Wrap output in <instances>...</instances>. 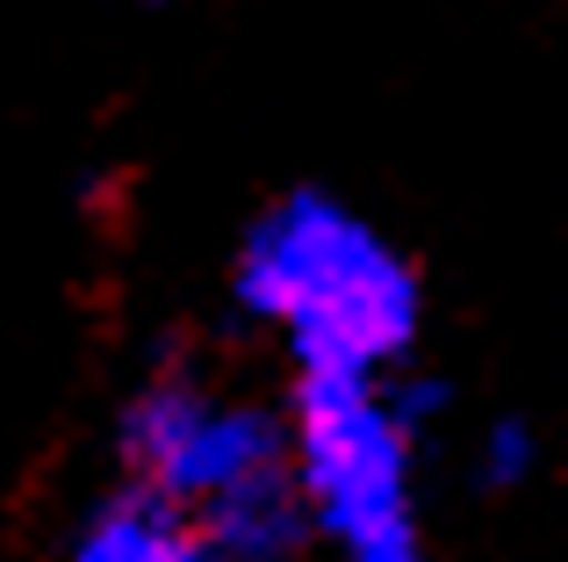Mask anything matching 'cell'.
<instances>
[{"mask_svg": "<svg viewBox=\"0 0 568 562\" xmlns=\"http://www.w3.org/2000/svg\"><path fill=\"white\" fill-rule=\"evenodd\" d=\"M123 454L166 505H209L216 491L288 462V433L260 404H216L181 375H159L123 411Z\"/></svg>", "mask_w": 568, "mask_h": 562, "instance_id": "cell-3", "label": "cell"}, {"mask_svg": "<svg viewBox=\"0 0 568 562\" xmlns=\"http://www.w3.org/2000/svg\"><path fill=\"white\" fill-rule=\"evenodd\" d=\"M288 476L346 562H432L410 520V433L388 419L375 375L295 382Z\"/></svg>", "mask_w": 568, "mask_h": 562, "instance_id": "cell-2", "label": "cell"}, {"mask_svg": "<svg viewBox=\"0 0 568 562\" xmlns=\"http://www.w3.org/2000/svg\"><path fill=\"white\" fill-rule=\"evenodd\" d=\"M526 469H532V433L518 419L489 425V440H483V483H489V491H511V483H526Z\"/></svg>", "mask_w": 568, "mask_h": 562, "instance_id": "cell-6", "label": "cell"}, {"mask_svg": "<svg viewBox=\"0 0 568 562\" xmlns=\"http://www.w3.org/2000/svg\"><path fill=\"white\" fill-rule=\"evenodd\" d=\"M194 526H202L216 562H288L310 541V512H303V491H295L288 462L216 491Z\"/></svg>", "mask_w": 568, "mask_h": 562, "instance_id": "cell-4", "label": "cell"}, {"mask_svg": "<svg viewBox=\"0 0 568 562\" xmlns=\"http://www.w3.org/2000/svg\"><path fill=\"white\" fill-rule=\"evenodd\" d=\"M72 562H216L194 526L187 505H166L159 491H123L80 526L72 541Z\"/></svg>", "mask_w": 568, "mask_h": 562, "instance_id": "cell-5", "label": "cell"}, {"mask_svg": "<svg viewBox=\"0 0 568 562\" xmlns=\"http://www.w3.org/2000/svg\"><path fill=\"white\" fill-rule=\"evenodd\" d=\"M237 303L281 324L303 375H375L417 339V274L346 202L281 195L237 253Z\"/></svg>", "mask_w": 568, "mask_h": 562, "instance_id": "cell-1", "label": "cell"}]
</instances>
